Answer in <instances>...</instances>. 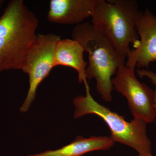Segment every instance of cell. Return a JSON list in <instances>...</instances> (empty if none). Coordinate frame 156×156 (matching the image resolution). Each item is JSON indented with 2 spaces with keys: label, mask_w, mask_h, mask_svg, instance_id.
Returning <instances> with one entry per match:
<instances>
[{
  "label": "cell",
  "mask_w": 156,
  "mask_h": 156,
  "mask_svg": "<svg viewBox=\"0 0 156 156\" xmlns=\"http://www.w3.org/2000/svg\"><path fill=\"white\" fill-rule=\"evenodd\" d=\"M136 30L140 41L138 46L131 50L125 65L135 69H148L151 63L156 62V16L149 10L140 11Z\"/></svg>",
  "instance_id": "cell-7"
},
{
  "label": "cell",
  "mask_w": 156,
  "mask_h": 156,
  "mask_svg": "<svg viewBox=\"0 0 156 156\" xmlns=\"http://www.w3.org/2000/svg\"><path fill=\"white\" fill-rule=\"evenodd\" d=\"M4 2L5 1H3V0H0V9L2 8V6L3 4H4Z\"/></svg>",
  "instance_id": "cell-13"
},
{
  "label": "cell",
  "mask_w": 156,
  "mask_h": 156,
  "mask_svg": "<svg viewBox=\"0 0 156 156\" xmlns=\"http://www.w3.org/2000/svg\"><path fill=\"white\" fill-rule=\"evenodd\" d=\"M60 36L50 33L37 35L36 40L27 54L21 70L28 75L29 89L20 112L28 110L36 95L40 84L55 67L54 55Z\"/></svg>",
  "instance_id": "cell-5"
},
{
  "label": "cell",
  "mask_w": 156,
  "mask_h": 156,
  "mask_svg": "<svg viewBox=\"0 0 156 156\" xmlns=\"http://www.w3.org/2000/svg\"><path fill=\"white\" fill-rule=\"evenodd\" d=\"M85 96L79 95L74 99V118L94 115L101 118L108 126L110 137L115 143H119L134 149L138 154L152 153V143L147 135V123L134 119L128 122L125 117L101 105L92 98L87 82L84 83Z\"/></svg>",
  "instance_id": "cell-4"
},
{
  "label": "cell",
  "mask_w": 156,
  "mask_h": 156,
  "mask_svg": "<svg viewBox=\"0 0 156 156\" xmlns=\"http://www.w3.org/2000/svg\"><path fill=\"white\" fill-rule=\"evenodd\" d=\"M95 0H51L48 12L50 22L78 24L91 17Z\"/></svg>",
  "instance_id": "cell-8"
},
{
  "label": "cell",
  "mask_w": 156,
  "mask_h": 156,
  "mask_svg": "<svg viewBox=\"0 0 156 156\" xmlns=\"http://www.w3.org/2000/svg\"><path fill=\"white\" fill-rule=\"evenodd\" d=\"M138 156H154L152 154V153H145L142 154H138Z\"/></svg>",
  "instance_id": "cell-12"
},
{
  "label": "cell",
  "mask_w": 156,
  "mask_h": 156,
  "mask_svg": "<svg viewBox=\"0 0 156 156\" xmlns=\"http://www.w3.org/2000/svg\"><path fill=\"white\" fill-rule=\"evenodd\" d=\"M140 11L135 0H95L91 23L105 35L115 46L121 60H126L139 44L136 22Z\"/></svg>",
  "instance_id": "cell-3"
},
{
  "label": "cell",
  "mask_w": 156,
  "mask_h": 156,
  "mask_svg": "<svg viewBox=\"0 0 156 156\" xmlns=\"http://www.w3.org/2000/svg\"><path fill=\"white\" fill-rule=\"evenodd\" d=\"M84 50L79 42L71 39L60 40L56 45L54 55L55 66H67L77 72L78 82H87L86 70L88 63L84 60Z\"/></svg>",
  "instance_id": "cell-9"
},
{
  "label": "cell",
  "mask_w": 156,
  "mask_h": 156,
  "mask_svg": "<svg viewBox=\"0 0 156 156\" xmlns=\"http://www.w3.org/2000/svg\"><path fill=\"white\" fill-rule=\"evenodd\" d=\"M115 143L110 136H92L84 138L80 136L69 144L58 149L27 156H83L94 151L107 150Z\"/></svg>",
  "instance_id": "cell-10"
},
{
  "label": "cell",
  "mask_w": 156,
  "mask_h": 156,
  "mask_svg": "<svg viewBox=\"0 0 156 156\" xmlns=\"http://www.w3.org/2000/svg\"><path fill=\"white\" fill-rule=\"evenodd\" d=\"M113 89L126 98L134 119L144 120L147 124L155 122L154 91L136 78L135 69L121 66L112 78Z\"/></svg>",
  "instance_id": "cell-6"
},
{
  "label": "cell",
  "mask_w": 156,
  "mask_h": 156,
  "mask_svg": "<svg viewBox=\"0 0 156 156\" xmlns=\"http://www.w3.org/2000/svg\"><path fill=\"white\" fill-rule=\"evenodd\" d=\"M72 34L73 40L79 42L89 55L87 79H95L98 92L104 100L110 102L114 89L112 78L120 66L126 63L121 60L110 39L90 23L76 25Z\"/></svg>",
  "instance_id": "cell-2"
},
{
  "label": "cell",
  "mask_w": 156,
  "mask_h": 156,
  "mask_svg": "<svg viewBox=\"0 0 156 156\" xmlns=\"http://www.w3.org/2000/svg\"><path fill=\"white\" fill-rule=\"evenodd\" d=\"M137 74L140 78L146 77L150 80L151 82L156 87V73L148 69H137L136 70ZM153 106L155 114V123L156 124V88L154 91Z\"/></svg>",
  "instance_id": "cell-11"
},
{
  "label": "cell",
  "mask_w": 156,
  "mask_h": 156,
  "mask_svg": "<svg viewBox=\"0 0 156 156\" xmlns=\"http://www.w3.org/2000/svg\"><path fill=\"white\" fill-rule=\"evenodd\" d=\"M38 19L22 0H11L0 16V73L22 69L36 40Z\"/></svg>",
  "instance_id": "cell-1"
}]
</instances>
